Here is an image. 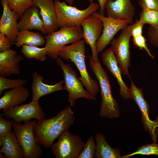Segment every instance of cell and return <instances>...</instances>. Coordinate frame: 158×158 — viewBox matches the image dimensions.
I'll return each instance as SVG.
<instances>
[{
  "label": "cell",
  "instance_id": "obj_27",
  "mask_svg": "<svg viewBox=\"0 0 158 158\" xmlns=\"http://www.w3.org/2000/svg\"><path fill=\"white\" fill-rule=\"evenodd\" d=\"M139 15L140 22L152 26L158 25V10L142 9Z\"/></svg>",
  "mask_w": 158,
  "mask_h": 158
},
{
  "label": "cell",
  "instance_id": "obj_2",
  "mask_svg": "<svg viewBox=\"0 0 158 158\" xmlns=\"http://www.w3.org/2000/svg\"><path fill=\"white\" fill-rule=\"evenodd\" d=\"M85 42L83 39L64 46L59 51V57L74 63L80 73L79 79L87 91L95 97L100 88L98 82L92 78L87 70L85 59Z\"/></svg>",
  "mask_w": 158,
  "mask_h": 158
},
{
  "label": "cell",
  "instance_id": "obj_20",
  "mask_svg": "<svg viewBox=\"0 0 158 158\" xmlns=\"http://www.w3.org/2000/svg\"><path fill=\"white\" fill-rule=\"evenodd\" d=\"M32 76V101H38L39 99L43 96L63 90L64 80L60 81L53 85H49L43 82L44 79L43 77L37 72H33Z\"/></svg>",
  "mask_w": 158,
  "mask_h": 158
},
{
  "label": "cell",
  "instance_id": "obj_28",
  "mask_svg": "<svg viewBox=\"0 0 158 158\" xmlns=\"http://www.w3.org/2000/svg\"><path fill=\"white\" fill-rule=\"evenodd\" d=\"M136 154L154 155L158 156V144L153 142L151 144H147L138 148L137 150L131 154L122 156V158H128Z\"/></svg>",
  "mask_w": 158,
  "mask_h": 158
},
{
  "label": "cell",
  "instance_id": "obj_19",
  "mask_svg": "<svg viewBox=\"0 0 158 158\" xmlns=\"http://www.w3.org/2000/svg\"><path fill=\"white\" fill-rule=\"evenodd\" d=\"M39 8L33 6L26 10L18 23L19 30H35L47 34L43 21L40 17Z\"/></svg>",
  "mask_w": 158,
  "mask_h": 158
},
{
  "label": "cell",
  "instance_id": "obj_39",
  "mask_svg": "<svg viewBox=\"0 0 158 158\" xmlns=\"http://www.w3.org/2000/svg\"><path fill=\"white\" fill-rule=\"evenodd\" d=\"M0 158H5V156L4 154L0 152Z\"/></svg>",
  "mask_w": 158,
  "mask_h": 158
},
{
  "label": "cell",
  "instance_id": "obj_6",
  "mask_svg": "<svg viewBox=\"0 0 158 158\" xmlns=\"http://www.w3.org/2000/svg\"><path fill=\"white\" fill-rule=\"evenodd\" d=\"M36 120L24 122L22 124L15 122L12 128L18 141L22 147L25 158H39L42 150L41 145L37 141L33 132Z\"/></svg>",
  "mask_w": 158,
  "mask_h": 158
},
{
  "label": "cell",
  "instance_id": "obj_3",
  "mask_svg": "<svg viewBox=\"0 0 158 158\" xmlns=\"http://www.w3.org/2000/svg\"><path fill=\"white\" fill-rule=\"evenodd\" d=\"M89 65L96 76L99 86L102 98L99 116L110 118L120 116L119 105L114 98L109 78L100 61L94 62L89 56Z\"/></svg>",
  "mask_w": 158,
  "mask_h": 158
},
{
  "label": "cell",
  "instance_id": "obj_21",
  "mask_svg": "<svg viewBox=\"0 0 158 158\" xmlns=\"http://www.w3.org/2000/svg\"><path fill=\"white\" fill-rule=\"evenodd\" d=\"M29 94L28 89L23 86L5 91L0 99V109L4 111L22 104Z\"/></svg>",
  "mask_w": 158,
  "mask_h": 158
},
{
  "label": "cell",
  "instance_id": "obj_25",
  "mask_svg": "<svg viewBox=\"0 0 158 158\" xmlns=\"http://www.w3.org/2000/svg\"><path fill=\"white\" fill-rule=\"evenodd\" d=\"M21 52L27 59H34L44 61L47 60V52L45 48H40L37 46L24 45L22 46Z\"/></svg>",
  "mask_w": 158,
  "mask_h": 158
},
{
  "label": "cell",
  "instance_id": "obj_24",
  "mask_svg": "<svg viewBox=\"0 0 158 158\" xmlns=\"http://www.w3.org/2000/svg\"><path fill=\"white\" fill-rule=\"evenodd\" d=\"M45 38L39 32H34L28 30L19 31L15 44L18 47L23 45L40 46L45 42Z\"/></svg>",
  "mask_w": 158,
  "mask_h": 158
},
{
  "label": "cell",
  "instance_id": "obj_7",
  "mask_svg": "<svg viewBox=\"0 0 158 158\" xmlns=\"http://www.w3.org/2000/svg\"><path fill=\"white\" fill-rule=\"evenodd\" d=\"M56 62L63 71L65 84L63 90H67L68 92V100L71 107L74 106L76 101L80 98L88 100L96 99L95 97L84 88L81 82L77 78L75 71L70 64L65 63L60 57L56 59Z\"/></svg>",
  "mask_w": 158,
  "mask_h": 158
},
{
  "label": "cell",
  "instance_id": "obj_29",
  "mask_svg": "<svg viewBox=\"0 0 158 158\" xmlns=\"http://www.w3.org/2000/svg\"><path fill=\"white\" fill-rule=\"evenodd\" d=\"M26 83V80L22 78L10 79L0 76V95L6 90L24 86Z\"/></svg>",
  "mask_w": 158,
  "mask_h": 158
},
{
  "label": "cell",
  "instance_id": "obj_31",
  "mask_svg": "<svg viewBox=\"0 0 158 158\" xmlns=\"http://www.w3.org/2000/svg\"><path fill=\"white\" fill-rule=\"evenodd\" d=\"M0 115V146H2L3 141L2 138L8 132L11 131L12 126L14 122L13 120H7Z\"/></svg>",
  "mask_w": 158,
  "mask_h": 158
},
{
  "label": "cell",
  "instance_id": "obj_15",
  "mask_svg": "<svg viewBox=\"0 0 158 158\" xmlns=\"http://www.w3.org/2000/svg\"><path fill=\"white\" fill-rule=\"evenodd\" d=\"M105 8L108 17L127 20L129 25L133 24L135 9L130 0H108Z\"/></svg>",
  "mask_w": 158,
  "mask_h": 158
},
{
  "label": "cell",
  "instance_id": "obj_22",
  "mask_svg": "<svg viewBox=\"0 0 158 158\" xmlns=\"http://www.w3.org/2000/svg\"><path fill=\"white\" fill-rule=\"evenodd\" d=\"M3 145L0 150L6 158H23V150L14 132L6 133L3 137Z\"/></svg>",
  "mask_w": 158,
  "mask_h": 158
},
{
  "label": "cell",
  "instance_id": "obj_33",
  "mask_svg": "<svg viewBox=\"0 0 158 158\" xmlns=\"http://www.w3.org/2000/svg\"><path fill=\"white\" fill-rule=\"evenodd\" d=\"M147 35L150 44L158 49V25L155 26L150 25Z\"/></svg>",
  "mask_w": 158,
  "mask_h": 158
},
{
  "label": "cell",
  "instance_id": "obj_26",
  "mask_svg": "<svg viewBox=\"0 0 158 158\" xmlns=\"http://www.w3.org/2000/svg\"><path fill=\"white\" fill-rule=\"evenodd\" d=\"M7 3L10 9L17 13L18 19L26 10L33 6L32 0H7Z\"/></svg>",
  "mask_w": 158,
  "mask_h": 158
},
{
  "label": "cell",
  "instance_id": "obj_12",
  "mask_svg": "<svg viewBox=\"0 0 158 158\" xmlns=\"http://www.w3.org/2000/svg\"><path fill=\"white\" fill-rule=\"evenodd\" d=\"M92 14L99 18L103 24L101 35L96 44V50L98 54L110 43L115 35L119 30H122L129 25V23L126 20L105 17L97 11Z\"/></svg>",
  "mask_w": 158,
  "mask_h": 158
},
{
  "label": "cell",
  "instance_id": "obj_9",
  "mask_svg": "<svg viewBox=\"0 0 158 158\" xmlns=\"http://www.w3.org/2000/svg\"><path fill=\"white\" fill-rule=\"evenodd\" d=\"M133 24L121 30L119 35L111 41V48L114 52L122 73L129 75L128 68L130 64V42Z\"/></svg>",
  "mask_w": 158,
  "mask_h": 158
},
{
  "label": "cell",
  "instance_id": "obj_4",
  "mask_svg": "<svg viewBox=\"0 0 158 158\" xmlns=\"http://www.w3.org/2000/svg\"><path fill=\"white\" fill-rule=\"evenodd\" d=\"M57 22L59 28L80 26L83 21L99 8V3H90L84 10L67 5L65 1H54Z\"/></svg>",
  "mask_w": 158,
  "mask_h": 158
},
{
  "label": "cell",
  "instance_id": "obj_37",
  "mask_svg": "<svg viewBox=\"0 0 158 158\" xmlns=\"http://www.w3.org/2000/svg\"><path fill=\"white\" fill-rule=\"evenodd\" d=\"M99 5L100 8H99V13L101 15L104 16L105 13V6L106 3L108 0H97ZM112 1L115 0H110Z\"/></svg>",
  "mask_w": 158,
  "mask_h": 158
},
{
  "label": "cell",
  "instance_id": "obj_10",
  "mask_svg": "<svg viewBox=\"0 0 158 158\" xmlns=\"http://www.w3.org/2000/svg\"><path fill=\"white\" fill-rule=\"evenodd\" d=\"M130 88L131 99H133L140 108L142 114V120L145 129L148 132L153 142H156L158 136V115L154 121L149 116L150 105L145 99L143 89L137 87L134 83L130 75Z\"/></svg>",
  "mask_w": 158,
  "mask_h": 158
},
{
  "label": "cell",
  "instance_id": "obj_16",
  "mask_svg": "<svg viewBox=\"0 0 158 158\" xmlns=\"http://www.w3.org/2000/svg\"><path fill=\"white\" fill-rule=\"evenodd\" d=\"M101 58L103 63L116 79L119 86L120 95L125 99H131L130 88L122 79L121 71L111 48L107 49L102 52Z\"/></svg>",
  "mask_w": 158,
  "mask_h": 158
},
{
  "label": "cell",
  "instance_id": "obj_5",
  "mask_svg": "<svg viewBox=\"0 0 158 158\" xmlns=\"http://www.w3.org/2000/svg\"><path fill=\"white\" fill-rule=\"evenodd\" d=\"M83 37V30L81 26L64 27L58 31L48 34L45 37V48L47 55L51 59L59 57L60 50L66 45L73 44Z\"/></svg>",
  "mask_w": 158,
  "mask_h": 158
},
{
  "label": "cell",
  "instance_id": "obj_36",
  "mask_svg": "<svg viewBox=\"0 0 158 158\" xmlns=\"http://www.w3.org/2000/svg\"><path fill=\"white\" fill-rule=\"evenodd\" d=\"M133 24V26L131 31L132 37L142 35L143 28L144 24L140 22L139 20H137Z\"/></svg>",
  "mask_w": 158,
  "mask_h": 158
},
{
  "label": "cell",
  "instance_id": "obj_17",
  "mask_svg": "<svg viewBox=\"0 0 158 158\" xmlns=\"http://www.w3.org/2000/svg\"><path fill=\"white\" fill-rule=\"evenodd\" d=\"M33 6L40 9V13L47 34L55 32L59 27L53 0H32Z\"/></svg>",
  "mask_w": 158,
  "mask_h": 158
},
{
  "label": "cell",
  "instance_id": "obj_35",
  "mask_svg": "<svg viewBox=\"0 0 158 158\" xmlns=\"http://www.w3.org/2000/svg\"><path fill=\"white\" fill-rule=\"evenodd\" d=\"M11 43L4 35L0 32V52L4 51L11 49Z\"/></svg>",
  "mask_w": 158,
  "mask_h": 158
},
{
  "label": "cell",
  "instance_id": "obj_1",
  "mask_svg": "<svg viewBox=\"0 0 158 158\" xmlns=\"http://www.w3.org/2000/svg\"><path fill=\"white\" fill-rule=\"evenodd\" d=\"M75 116L71 107L67 106L52 118L38 121L33 132L38 142L46 148L73 124Z\"/></svg>",
  "mask_w": 158,
  "mask_h": 158
},
{
  "label": "cell",
  "instance_id": "obj_34",
  "mask_svg": "<svg viewBox=\"0 0 158 158\" xmlns=\"http://www.w3.org/2000/svg\"><path fill=\"white\" fill-rule=\"evenodd\" d=\"M142 9L158 10V0H137Z\"/></svg>",
  "mask_w": 158,
  "mask_h": 158
},
{
  "label": "cell",
  "instance_id": "obj_32",
  "mask_svg": "<svg viewBox=\"0 0 158 158\" xmlns=\"http://www.w3.org/2000/svg\"><path fill=\"white\" fill-rule=\"evenodd\" d=\"M132 41L134 44L140 50H145L148 55L152 59H154V56L151 53L146 43V39L145 37L141 35L132 37Z\"/></svg>",
  "mask_w": 158,
  "mask_h": 158
},
{
  "label": "cell",
  "instance_id": "obj_13",
  "mask_svg": "<svg viewBox=\"0 0 158 158\" xmlns=\"http://www.w3.org/2000/svg\"><path fill=\"white\" fill-rule=\"evenodd\" d=\"M83 30V38L90 47L92 53L90 56L95 62L99 61L96 50V44L100 37L103 24L98 17L91 14L83 21L81 26Z\"/></svg>",
  "mask_w": 158,
  "mask_h": 158
},
{
  "label": "cell",
  "instance_id": "obj_11",
  "mask_svg": "<svg viewBox=\"0 0 158 158\" xmlns=\"http://www.w3.org/2000/svg\"><path fill=\"white\" fill-rule=\"evenodd\" d=\"M3 112V114L0 115L17 123L28 122L32 119L40 121L45 118V115L38 101H31L27 104L19 105Z\"/></svg>",
  "mask_w": 158,
  "mask_h": 158
},
{
  "label": "cell",
  "instance_id": "obj_8",
  "mask_svg": "<svg viewBox=\"0 0 158 158\" xmlns=\"http://www.w3.org/2000/svg\"><path fill=\"white\" fill-rule=\"evenodd\" d=\"M58 141L51 146V153L57 158H78L85 143L78 135L67 130L58 138Z\"/></svg>",
  "mask_w": 158,
  "mask_h": 158
},
{
  "label": "cell",
  "instance_id": "obj_30",
  "mask_svg": "<svg viewBox=\"0 0 158 158\" xmlns=\"http://www.w3.org/2000/svg\"><path fill=\"white\" fill-rule=\"evenodd\" d=\"M96 148L94 137L90 136L85 144L84 147L78 158H94L95 157Z\"/></svg>",
  "mask_w": 158,
  "mask_h": 158
},
{
  "label": "cell",
  "instance_id": "obj_14",
  "mask_svg": "<svg viewBox=\"0 0 158 158\" xmlns=\"http://www.w3.org/2000/svg\"><path fill=\"white\" fill-rule=\"evenodd\" d=\"M3 12L0 20V32L5 35L12 45L15 44L19 32L18 28L17 13L11 10L8 6L7 0H1Z\"/></svg>",
  "mask_w": 158,
  "mask_h": 158
},
{
  "label": "cell",
  "instance_id": "obj_23",
  "mask_svg": "<svg viewBox=\"0 0 158 158\" xmlns=\"http://www.w3.org/2000/svg\"><path fill=\"white\" fill-rule=\"evenodd\" d=\"M96 142L95 157L97 158H122L119 148H113L107 142L105 136L98 133L95 136Z\"/></svg>",
  "mask_w": 158,
  "mask_h": 158
},
{
  "label": "cell",
  "instance_id": "obj_38",
  "mask_svg": "<svg viewBox=\"0 0 158 158\" xmlns=\"http://www.w3.org/2000/svg\"><path fill=\"white\" fill-rule=\"evenodd\" d=\"M90 3L92 2H93L94 0H88ZM65 1H66L69 4L71 5L73 4L74 2V0H64Z\"/></svg>",
  "mask_w": 158,
  "mask_h": 158
},
{
  "label": "cell",
  "instance_id": "obj_18",
  "mask_svg": "<svg viewBox=\"0 0 158 158\" xmlns=\"http://www.w3.org/2000/svg\"><path fill=\"white\" fill-rule=\"evenodd\" d=\"M22 56L15 50L10 49L0 52V76L6 77L12 74L19 75L20 62Z\"/></svg>",
  "mask_w": 158,
  "mask_h": 158
}]
</instances>
